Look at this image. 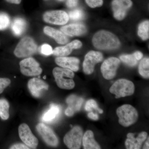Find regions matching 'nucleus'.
<instances>
[{
    "label": "nucleus",
    "instance_id": "nucleus-1",
    "mask_svg": "<svg viewBox=\"0 0 149 149\" xmlns=\"http://www.w3.org/2000/svg\"><path fill=\"white\" fill-rule=\"evenodd\" d=\"M93 45L100 49H117L120 46L118 38L112 33L102 31L96 33L93 38Z\"/></svg>",
    "mask_w": 149,
    "mask_h": 149
},
{
    "label": "nucleus",
    "instance_id": "nucleus-2",
    "mask_svg": "<svg viewBox=\"0 0 149 149\" xmlns=\"http://www.w3.org/2000/svg\"><path fill=\"white\" fill-rule=\"evenodd\" d=\"M53 74L59 88L71 90L75 86L73 80L74 73L72 70L64 68L56 67L53 70Z\"/></svg>",
    "mask_w": 149,
    "mask_h": 149
},
{
    "label": "nucleus",
    "instance_id": "nucleus-3",
    "mask_svg": "<svg viewBox=\"0 0 149 149\" xmlns=\"http://www.w3.org/2000/svg\"><path fill=\"white\" fill-rule=\"evenodd\" d=\"M116 113L118 122L124 127H128L134 124L138 119V113L136 109L130 104H124L117 109Z\"/></svg>",
    "mask_w": 149,
    "mask_h": 149
},
{
    "label": "nucleus",
    "instance_id": "nucleus-4",
    "mask_svg": "<svg viewBox=\"0 0 149 149\" xmlns=\"http://www.w3.org/2000/svg\"><path fill=\"white\" fill-rule=\"evenodd\" d=\"M112 94L115 95L116 99L132 95L135 91V85L133 82L125 79L116 81L109 89Z\"/></svg>",
    "mask_w": 149,
    "mask_h": 149
},
{
    "label": "nucleus",
    "instance_id": "nucleus-5",
    "mask_svg": "<svg viewBox=\"0 0 149 149\" xmlns=\"http://www.w3.org/2000/svg\"><path fill=\"white\" fill-rule=\"evenodd\" d=\"M37 50V46L33 39L25 37L17 44L14 53L18 58L28 57L36 53Z\"/></svg>",
    "mask_w": 149,
    "mask_h": 149
},
{
    "label": "nucleus",
    "instance_id": "nucleus-6",
    "mask_svg": "<svg viewBox=\"0 0 149 149\" xmlns=\"http://www.w3.org/2000/svg\"><path fill=\"white\" fill-rule=\"evenodd\" d=\"M83 137L82 128L80 126H74L64 136L63 141L68 148L80 149Z\"/></svg>",
    "mask_w": 149,
    "mask_h": 149
},
{
    "label": "nucleus",
    "instance_id": "nucleus-7",
    "mask_svg": "<svg viewBox=\"0 0 149 149\" xmlns=\"http://www.w3.org/2000/svg\"><path fill=\"white\" fill-rule=\"evenodd\" d=\"M19 66L21 73L25 76H37L42 72L40 64L32 58H27L22 60L19 63Z\"/></svg>",
    "mask_w": 149,
    "mask_h": 149
},
{
    "label": "nucleus",
    "instance_id": "nucleus-8",
    "mask_svg": "<svg viewBox=\"0 0 149 149\" xmlns=\"http://www.w3.org/2000/svg\"><path fill=\"white\" fill-rule=\"evenodd\" d=\"M120 63V60L115 57L109 58L105 60L101 67V71L104 78L107 80L114 78Z\"/></svg>",
    "mask_w": 149,
    "mask_h": 149
},
{
    "label": "nucleus",
    "instance_id": "nucleus-9",
    "mask_svg": "<svg viewBox=\"0 0 149 149\" xmlns=\"http://www.w3.org/2000/svg\"><path fill=\"white\" fill-rule=\"evenodd\" d=\"M18 133L20 139L29 148H37L38 145V139L32 133L27 124H20L18 128Z\"/></svg>",
    "mask_w": 149,
    "mask_h": 149
},
{
    "label": "nucleus",
    "instance_id": "nucleus-10",
    "mask_svg": "<svg viewBox=\"0 0 149 149\" xmlns=\"http://www.w3.org/2000/svg\"><path fill=\"white\" fill-rule=\"evenodd\" d=\"M36 128L37 132L46 143L51 146H57L58 139L52 128L42 123H38Z\"/></svg>",
    "mask_w": 149,
    "mask_h": 149
},
{
    "label": "nucleus",
    "instance_id": "nucleus-11",
    "mask_svg": "<svg viewBox=\"0 0 149 149\" xmlns=\"http://www.w3.org/2000/svg\"><path fill=\"white\" fill-rule=\"evenodd\" d=\"M43 19L47 23L56 25H64L69 20V16L64 11H50L44 14Z\"/></svg>",
    "mask_w": 149,
    "mask_h": 149
},
{
    "label": "nucleus",
    "instance_id": "nucleus-12",
    "mask_svg": "<svg viewBox=\"0 0 149 149\" xmlns=\"http://www.w3.org/2000/svg\"><path fill=\"white\" fill-rule=\"evenodd\" d=\"M103 57L101 53L92 51L85 56L83 63L84 72L87 74H92L94 70L95 65L102 61Z\"/></svg>",
    "mask_w": 149,
    "mask_h": 149
},
{
    "label": "nucleus",
    "instance_id": "nucleus-13",
    "mask_svg": "<svg viewBox=\"0 0 149 149\" xmlns=\"http://www.w3.org/2000/svg\"><path fill=\"white\" fill-rule=\"evenodd\" d=\"M132 4L131 0H113L111 6L115 18L119 20L123 19Z\"/></svg>",
    "mask_w": 149,
    "mask_h": 149
},
{
    "label": "nucleus",
    "instance_id": "nucleus-14",
    "mask_svg": "<svg viewBox=\"0 0 149 149\" xmlns=\"http://www.w3.org/2000/svg\"><path fill=\"white\" fill-rule=\"evenodd\" d=\"M28 88L33 97H40L44 91L49 89V85L42 80L37 78L30 79L27 84Z\"/></svg>",
    "mask_w": 149,
    "mask_h": 149
},
{
    "label": "nucleus",
    "instance_id": "nucleus-15",
    "mask_svg": "<svg viewBox=\"0 0 149 149\" xmlns=\"http://www.w3.org/2000/svg\"><path fill=\"white\" fill-rule=\"evenodd\" d=\"M66 102L68 107L65 111V114L68 116H72L81 108L84 100L75 95H71L67 98Z\"/></svg>",
    "mask_w": 149,
    "mask_h": 149
},
{
    "label": "nucleus",
    "instance_id": "nucleus-16",
    "mask_svg": "<svg viewBox=\"0 0 149 149\" xmlns=\"http://www.w3.org/2000/svg\"><path fill=\"white\" fill-rule=\"evenodd\" d=\"M147 136L146 132H142L136 138L133 133H128L125 143V147L128 149H141L142 144L147 139Z\"/></svg>",
    "mask_w": 149,
    "mask_h": 149
},
{
    "label": "nucleus",
    "instance_id": "nucleus-17",
    "mask_svg": "<svg viewBox=\"0 0 149 149\" xmlns=\"http://www.w3.org/2000/svg\"><path fill=\"white\" fill-rule=\"evenodd\" d=\"M55 62L59 66L72 71L76 72L79 70L80 60L76 58L59 57L55 59Z\"/></svg>",
    "mask_w": 149,
    "mask_h": 149
},
{
    "label": "nucleus",
    "instance_id": "nucleus-18",
    "mask_svg": "<svg viewBox=\"0 0 149 149\" xmlns=\"http://www.w3.org/2000/svg\"><path fill=\"white\" fill-rule=\"evenodd\" d=\"M82 44L79 40H75L63 47H57L53 51V54L60 56L68 55L74 49H77L82 47Z\"/></svg>",
    "mask_w": 149,
    "mask_h": 149
},
{
    "label": "nucleus",
    "instance_id": "nucleus-19",
    "mask_svg": "<svg viewBox=\"0 0 149 149\" xmlns=\"http://www.w3.org/2000/svg\"><path fill=\"white\" fill-rule=\"evenodd\" d=\"M61 32L70 37L80 36L87 32V29L83 24H72L65 25L61 27Z\"/></svg>",
    "mask_w": 149,
    "mask_h": 149
},
{
    "label": "nucleus",
    "instance_id": "nucleus-20",
    "mask_svg": "<svg viewBox=\"0 0 149 149\" xmlns=\"http://www.w3.org/2000/svg\"><path fill=\"white\" fill-rule=\"evenodd\" d=\"M44 32L46 35L54 39L58 44L64 45L68 42V39L66 35L61 31L46 26L44 28Z\"/></svg>",
    "mask_w": 149,
    "mask_h": 149
},
{
    "label": "nucleus",
    "instance_id": "nucleus-21",
    "mask_svg": "<svg viewBox=\"0 0 149 149\" xmlns=\"http://www.w3.org/2000/svg\"><path fill=\"white\" fill-rule=\"evenodd\" d=\"M60 113V108L56 104H51L50 107L42 116V120L46 123L54 122Z\"/></svg>",
    "mask_w": 149,
    "mask_h": 149
},
{
    "label": "nucleus",
    "instance_id": "nucleus-22",
    "mask_svg": "<svg viewBox=\"0 0 149 149\" xmlns=\"http://www.w3.org/2000/svg\"><path fill=\"white\" fill-rule=\"evenodd\" d=\"M83 144L85 149H100V147L94 139V134L91 130H87L83 136Z\"/></svg>",
    "mask_w": 149,
    "mask_h": 149
},
{
    "label": "nucleus",
    "instance_id": "nucleus-23",
    "mask_svg": "<svg viewBox=\"0 0 149 149\" xmlns=\"http://www.w3.org/2000/svg\"><path fill=\"white\" fill-rule=\"evenodd\" d=\"M26 28V22L24 19L18 17L14 19L11 25V29L15 35L16 36L22 35Z\"/></svg>",
    "mask_w": 149,
    "mask_h": 149
},
{
    "label": "nucleus",
    "instance_id": "nucleus-24",
    "mask_svg": "<svg viewBox=\"0 0 149 149\" xmlns=\"http://www.w3.org/2000/svg\"><path fill=\"white\" fill-rule=\"evenodd\" d=\"M10 105L5 99H0V117L4 120L8 119L10 116Z\"/></svg>",
    "mask_w": 149,
    "mask_h": 149
},
{
    "label": "nucleus",
    "instance_id": "nucleus-25",
    "mask_svg": "<svg viewBox=\"0 0 149 149\" xmlns=\"http://www.w3.org/2000/svg\"><path fill=\"white\" fill-rule=\"evenodd\" d=\"M149 22L145 21L139 25L138 29V35L142 40H146L149 39Z\"/></svg>",
    "mask_w": 149,
    "mask_h": 149
},
{
    "label": "nucleus",
    "instance_id": "nucleus-26",
    "mask_svg": "<svg viewBox=\"0 0 149 149\" xmlns=\"http://www.w3.org/2000/svg\"><path fill=\"white\" fill-rule=\"evenodd\" d=\"M149 59L145 58L143 59L139 65V72L142 77L145 78H149Z\"/></svg>",
    "mask_w": 149,
    "mask_h": 149
},
{
    "label": "nucleus",
    "instance_id": "nucleus-27",
    "mask_svg": "<svg viewBox=\"0 0 149 149\" xmlns=\"http://www.w3.org/2000/svg\"><path fill=\"white\" fill-rule=\"evenodd\" d=\"M121 61L130 66H134L137 64V59L133 54L132 55H123L120 56Z\"/></svg>",
    "mask_w": 149,
    "mask_h": 149
},
{
    "label": "nucleus",
    "instance_id": "nucleus-28",
    "mask_svg": "<svg viewBox=\"0 0 149 149\" xmlns=\"http://www.w3.org/2000/svg\"><path fill=\"white\" fill-rule=\"evenodd\" d=\"M10 23L9 17L5 13H0V30L7 28Z\"/></svg>",
    "mask_w": 149,
    "mask_h": 149
},
{
    "label": "nucleus",
    "instance_id": "nucleus-29",
    "mask_svg": "<svg viewBox=\"0 0 149 149\" xmlns=\"http://www.w3.org/2000/svg\"><path fill=\"white\" fill-rule=\"evenodd\" d=\"M85 109L88 111H91L93 109L98 111L100 113H102L103 111L99 108L97 104L95 101L93 100H90L86 102L85 105Z\"/></svg>",
    "mask_w": 149,
    "mask_h": 149
},
{
    "label": "nucleus",
    "instance_id": "nucleus-30",
    "mask_svg": "<svg viewBox=\"0 0 149 149\" xmlns=\"http://www.w3.org/2000/svg\"><path fill=\"white\" fill-rule=\"evenodd\" d=\"M68 16L70 18L73 20H79L83 18L84 13L80 10H75L69 12Z\"/></svg>",
    "mask_w": 149,
    "mask_h": 149
},
{
    "label": "nucleus",
    "instance_id": "nucleus-31",
    "mask_svg": "<svg viewBox=\"0 0 149 149\" xmlns=\"http://www.w3.org/2000/svg\"><path fill=\"white\" fill-rule=\"evenodd\" d=\"M53 51L52 47L48 44L43 45L40 48V52L45 55L49 56L52 54Z\"/></svg>",
    "mask_w": 149,
    "mask_h": 149
},
{
    "label": "nucleus",
    "instance_id": "nucleus-32",
    "mask_svg": "<svg viewBox=\"0 0 149 149\" xmlns=\"http://www.w3.org/2000/svg\"><path fill=\"white\" fill-rule=\"evenodd\" d=\"M10 80L8 78H0V94L3 92L4 90L10 85Z\"/></svg>",
    "mask_w": 149,
    "mask_h": 149
},
{
    "label": "nucleus",
    "instance_id": "nucleus-33",
    "mask_svg": "<svg viewBox=\"0 0 149 149\" xmlns=\"http://www.w3.org/2000/svg\"><path fill=\"white\" fill-rule=\"evenodd\" d=\"M85 1L87 4L92 8L101 6L103 4V0H85Z\"/></svg>",
    "mask_w": 149,
    "mask_h": 149
},
{
    "label": "nucleus",
    "instance_id": "nucleus-34",
    "mask_svg": "<svg viewBox=\"0 0 149 149\" xmlns=\"http://www.w3.org/2000/svg\"><path fill=\"white\" fill-rule=\"evenodd\" d=\"M10 149H29V147L26 145L22 143H17L14 144L10 147Z\"/></svg>",
    "mask_w": 149,
    "mask_h": 149
},
{
    "label": "nucleus",
    "instance_id": "nucleus-35",
    "mask_svg": "<svg viewBox=\"0 0 149 149\" xmlns=\"http://www.w3.org/2000/svg\"><path fill=\"white\" fill-rule=\"evenodd\" d=\"M78 0H67L66 5L69 8H73L77 5Z\"/></svg>",
    "mask_w": 149,
    "mask_h": 149
},
{
    "label": "nucleus",
    "instance_id": "nucleus-36",
    "mask_svg": "<svg viewBox=\"0 0 149 149\" xmlns=\"http://www.w3.org/2000/svg\"><path fill=\"white\" fill-rule=\"evenodd\" d=\"M88 116L89 118L93 120H97L99 118L98 115L96 113H94L93 112L89 113L88 114Z\"/></svg>",
    "mask_w": 149,
    "mask_h": 149
},
{
    "label": "nucleus",
    "instance_id": "nucleus-37",
    "mask_svg": "<svg viewBox=\"0 0 149 149\" xmlns=\"http://www.w3.org/2000/svg\"><path fill=\"white\" fill-rule=\"evenodd\" d=\"M133 55H134V56L135 57L137 61L140 60L143 57V54L141 52H139V51L134 53Z\"/></svg>",
    "mask_w": 149,
    "mask_h": 149
},
{
    "label": "nucleus",
    "instance_id": "nucleus-38",
    "mask_svg": "<svg viewBox=\"0 0 149 149\" xmlns=\"http://www.w3.org/2000/svg\"><path fill=\"white\" fill-rule=\"evenodd\" d=\"M8 3H11L15 4H19L21 3L22 0H6Z\"/></svg>",
    "mask_w": 149,
    "mask_h": 149
},
{
    "label": "nucleus",
    "instance_id": "nucleus-39",
    "mask_svg": "<svg viewBox=\"0 0 149 149\" xmlns=\"http://www.w3.org/2000/svg\"><path fill=\"white\" fill-rule=\"evenodd\" d=\"M149 138H148V140H147V141L146 142V143H145V144L144 145L143 149H148L149 148Z\"/></svg>",
    "mask_w": 149,
    "mask_h": 149
},
{
    "label": "nucleus",
    "instance_id": "nucleus-40",
    "mask_svg": "<svg viewBox=\"0 0 149 149\" xmlns=\"http://www.w3.org/2000/svg\"><path fill=\"white\" fill-rule=\"evenodd\" d=\"M58 1H64V0H58Z\"/></svg>",
    "mask_w": 149,
    "mask_h": 149
}]
</instances>
